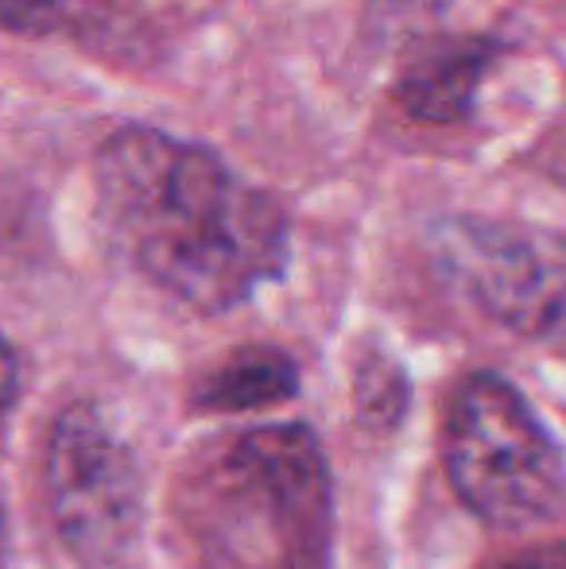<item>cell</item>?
I'll list each match as a JSON object with an SVG mask.
<instances>
[{
    "label": "cell",
    "instance_id": "1",
    "mask_svg": "<svg viewBox=\"0 0 566 569\" xmlns=\"http://www.w3.org/2000/svg\"><path fill=\"white\" fill-rule=\"evenodd\" d=\"M93 179L109 237L182 307L221 315L284 271V206L210 148L159 128H121L101 143Z\"/></svg>",
    "mask_w": 566,
    "mask_h": 569
},
{
    "label": "cell",
    "instance_id": "2",
    "mask_svg": "<svg viewBox=\"0 0 566 569\" xmlns=\"http://www.w3.org/2000/svg\"><path fill=\"white\" fill-rule=\"evenodd\" d=\"M330 508L326 457L307 427L249 430L195 480L198 569H326Z\"/></svg>",
    "mask_w": 566,
    "mask_h": 569
},
{
    "label": "cell",
    "instance_id": "3",
    "mask_svg": "<svg viewBox=\"0 0 566 569\" xmlns=\"http://www.w3.org/2000/svg\"><path fill=\"white\" fill-rule=\"evenodd\" d=\"M443 450L458 500L485 523L513 531L563 511V450L505 376L474 372L458 383Z\"/></svg>",
    "mask_w": 566,
    "mask_h": 569
},
{
    "label": "cell",
    "instance_id": "4",
    "mask_svg": "<svg viewBox=\"0 0 566 569\" xmlns=\"http://www.w3.org/2000/svg\"><path fill=\"white\" fill-rule=\"evenodd\" d=\"M47 500L82 569H137L143 547V477L98 407H67L47 442Z\"/></svg>",
    "mask_w": 566,
    "mask_h": 569
},
{
    "label": "cell",
    "instance_id": "5",
    "mask_svg": "<svg viewBox=\"0 0 566 569\" xmlns=\"http://www.w3.org/2000/svg\"><path fill=\"white\" fill-rule=\"evenodd\" d=\"M443 271L524 338L566 333V240L513 221L450 218L430 232Z\"/></svg>",
    "mask_w": 566,
    "mask_h": 569
},
{
    "label": "cell",
    "instance_id": "6",
    "mask_svg": "<svg viewBox=\"0 0 566 569\" xmlns=\"http://www.w3.org/2000/svg\"><path fill=\"white\" fill-rule=\"evenodd\" d=\"M497 59V43L474 36L435 39L419 47L416 59L400 70L396 101L408 117L424 124H454L469 117L477 98V86L489 74Z\"/></svg>",
    "mask_w": 566,
    "mask_h": 569
},
{
    "label": "cell",
    "instance_id": "7",
    "mask_svg": "<svg viewBox=\"0 0 566 569\" xmlns=\"http://www.w3.org/2000/svg\"><path fill=\"white\" fill-rule=\"evenodd\" d=\"M299 388V368L272 345L237 349L210 380L198 388V403L210 411H260L284 403Z\"/></svg>",
    "mask_w": 566,
    "mask_h": 569
},
{
    "label": "cell",
    "instance_id": "8",
    "mask_svg": "<svg viewBox=\"0 0 566 569\" xmlns=\"http://www.w3.org/2000/svg\"><path fill=\"white\" fill-rule=\"evenodd\" d=\"M75 0H0V28L20 36H43L67 23Z\"/></svg>",
    "mask_w": 566,
    "mask_h": 569
},
{
    "label": "cell",
    "instance_id": "9",
    "mask_svg": "<svg viewBox=\"0 0 566 569\" xmlns=\"http://www.w3.org/2000/svg\"><path fill=\"white\" fill-rule=\"evenodd\" d=\"M357 399H361L365 415L369 419H396V411L404 407V380L396 376V368H385V376L373 368H361V380H357Z\"/></svg>",
    "mask_w": 566,
    "mask_h": 569
},
{
    "label": "cell",
    "instance_id": "10",
    "mask_svg": "<svg viewBox=\"0 0 566 569\" xmlns=\"http://www.w3.org/2000/svg\"><path fill=\"white\" fill-rule=\"evenodd\" d=\"M16 399H20V360H16V349L0 338V435H4V422L12 415Z\"/></svg>",
    "mask_w": 566,
    "mask_h": 569
},
{
    "label": "cell",
    "instance_id": "11",
    "mask_svg": "<svg viewBox=\"0 0 566 569\" xmlns=\"http://www.w3.org/2000/svg\"><path fill=\"white\" fill-rule=\"evenodd\" d=\"M493 569H566V547L552 542V547H536V550H520V555L505 558Z\"/></svg>",
    "mask_w": 566,
    "mask_h": 569
},
{
    "label": "cell",
    "instance_id": "12",
    "mask_svg": "<svg viewBox=\"0 0 566 569\" xmlns=\"http://www.w3.org/2000/svg\"><path fill=\"white\" fill-rule=\"evenodd\" d=\"M4 558H8V527H4V516H0V569H4Z\"/></svg>",
    "mask_w": 566,
    "mask_h": 569
}]
</instances>
